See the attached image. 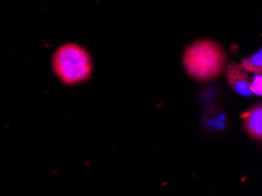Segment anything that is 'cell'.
Segmentation results:
<instances>
[{"instance_id":"obj_3","label":"cell","mask_w":262,"mask_h":196,"mask_svg":"<svg viewBox=\"0 0 262 196\" xmlns=\"http://www.w3.org/2000/svg\"><path fill=\"white\" fill-rule=\"evenodd\" d=\"M227 79L228 83L232 89L244 97H249L252 94L249 85H251V79H249L248 72L244 70L241 65H232L227 69Z\"/></svg>"},{"instance_id":"obj_2","label":"cell","mask_w":262,"mask_h":196,"mask_svg":"<svg viewBox=\"0 0 262 196\" xmlns=\"http://www.w3.org/2000/svg\"><path fill=\"white\" fill-rule=\"evenodd\" d=\"M53 70L66 85L86 81L92 73V59L84 47L66 43L59 47L53 57Z\"/></svg>"},{"instance_id":"obj_1","label":"cell","mask_w":262,"mask_h":196,"mask_svg":"<svg viewBox=\"0 0 262 196\" xmlns=\"http://www.w3.org/2000/svg\"><path fill=\"white\" fill-rule=\"evenodd\" d=\"M227 57L219 43L212 40H200L187 47L184 65L190 77L207 81L216 78L224 71Z\"/></svg>"},{"instance_id":"obj_5","label":"cell","mask_w":262,"mask_h":196,"mask_svg":"<svg viewBox=\"0 0 262 196\" xmlns=\"http://www.w3.org/2000/svg\"><path fill=\"white\" fill-rule=\"evenodd\" d=\"M261 59H262V54H261V51H259L257 53L252 55L251 58L242 60L241 66L244 67V70L246 72H248V73H254V74L261 73L262 72V60Z\"/></svg>"},{"instance_id":"obj_4","label":"cell","mask_w":262,"mask_h":196,"mask_svg":"<svg viewBox=\"0 0 262 196\" xmlns=\"http://www.w3.org/2000/svg\"><path fill=\"white\" fill-rule=\"evenodd\" d=\"M244 119L245 128L247 133L254 140H261L262 138V106L261 103L253 106L246 113L241 115Z\"/></svg>"},{"instance_id":"obj_6","label":"cell","mask_w":262,"mask_h":196,"mask_svg":"<svg viewBox=\"0 0 262 196\" xmlns=\"http://www.w3.org/2000/svg\"><path fill=\"white\" fill-rule=\"evenodd\" d=\"M249 89H251V92L256 95L262 94V77L261 73H257L254 75L253 80H251V85H249Z\"/></svg>"}]
</instances>
